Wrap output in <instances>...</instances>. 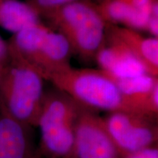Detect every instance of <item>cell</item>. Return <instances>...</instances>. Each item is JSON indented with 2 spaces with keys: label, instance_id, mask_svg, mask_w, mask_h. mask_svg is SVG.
<instances>
[{
  "label": "cell",
  "instance_id": "14",
  "mask_svg": "<svg viewBox=\"0 0 158 158\" xmlns=\"http://www.w3.org/2000/svg\"><path fill=\"white\" fill-rule=\"evenodd\" d=\"M122 158H158L157 147L155 146V147L140 150L127 155Z\"/></svg>",
  "mask_w": 158,
  "mask_h": 158
},
{
  "label": "cell",
  "instance_id": "12",
  "mask_svg": "<svg viewBox=\"0 0 158 158\" xmlns=\"http://www.w3.org/2000/svg\"><path fill=\"white\" fill-rule=\"evenodd\" d=\"M41 21L37 12L28 2L0 0V27L12 33Z\"/></svg>",
  "mask_w": 158,
  "mask_h": 158
},
{
  "label": "cell",
  "instance_id": "17",
  "mask_svg": "<svg viewBox=\"0 0 158 158\" xmlns=\"http://www.w3.org/2000/svg\"><path fill=\"white\" fill-rule=\"evenodd\" d=\"M116 158H120V157H116Z\"/></svg>",
  "mask_w": 158,
  "mask_h": 158
},
{
  "label": "cell",
  "instance_id": "5",
  "mask_svg": "<svg viewBox=\"0 0 158 158\" xmlns=\"http://www.w3.org/2000/svg\"><path fill=\"white\" fill-rule=\"evenodd\" d=\"M104 118L122 157L157 144V118L122 110L110 112Z\"/></svg>",
  "mask_w": 158,
  "mask_h": 158
},
{
  "label": "cell",
  "instance_id": "7",
  "mask_svg": "<svg viewBox=\"0 0 158 158\" xmlns=\"http://www.w3.org/2000/svg\"><path fill=\"white\" fill-rule=\"evenodd\" d=\"M94 60L100 70L114 77L122 78L147 73L143 65L135 55L107 28L104 41Z\"/></svg>",
  "mask_w": 158,
  "mask_h": 158
},
{
  "label": "cell",
  "instance_id": "8",
  "mask_svg": "<svg viewBox=\"0 0 158 158\" xmlns=\"http://www.w3.org/2000/svg\"><path fill=\"white\" fill-rule=\"evenodd\" d=\"M72 55V50L66 38L49 28L31 65L47 80L53 73L70 66Z\"/></svg>",
  "mask_w": 158,
  "mask_h": 158
},
{
  "label": "cell",
  "instance_id": "10",
  "mask_svg": "<svg viewBox=\"0 0 158 158\" xmlns=\"http://www.w3.org/2000/svg\"><path fill=\"white\" fill-rule=\"evenodd\" d=\"M29 126L0 112V158H37L27 130Z\"/></svg>",
  "mask_w": 158,
  "mask_h": 158
},
{
  "label": "cell",
  "instance_id": "15",
  "mask_svg": "<svg viewBox=\"0 0 158 158\" xmlns=\"http://www.w3.org/2000/svg\"><path fill=\"white\" fill-rule=\"evenodd\" d=\"M9 50L7 42L0 35V64H6L9 62Z\"/></svg>",
  "mask_w": 158,
  "mask_h": 158
},
{
  "label": "cell",
  "instance_id": "16",
  "mask_svg": "<svg viewBox=\"0 0 158 158\" xmlns=\"http://www.w3.org/2000/svg\"><path fill=\"white\" fill-rule=\"evenodd\" d=\"M91 2H92L93 3H100L101 2H103V1H106V0H90Z\"/></svg>",
  "mask_w": 158,
  "mask_h": 158
},
{
  "label": "cell",
  "instance_id": "11",
  "mask_svg": "<svg viewBox=\"0 0 158 158\" xmlns=\"http://www.w3.org/2000/svg\"><path fill=\"white\" fill-rule=\"evenodd\" d=\"M105 22L137 31H145L151 15L124 0H106L94 3Z\"/></svg>",
  "mask_w": 158,
  "mask_h": 158
},
{
  "label": "cell",
  "instance_id": "9",
  "mask_svg": "<svg viewBox=\"0 0 158 158\" xmlns=\"http://www.w3.org/2000/svg\"><path fill=\"white\" fill-rule=\"evenodd\" d=\"M108 31L124 43L143 65L147 73L158 76V37L145 36L139 31L106 23Z\"/></svg>",
  "mask_w": 158,
  "mask_h": 158
},
{
  "label": "cell",
  "instance_id": "6",
  "mask_svg": "<svg viewBox=\"0 0 158 158\" xmlns=\"http://www.w3.org/2000/svg\"><path fill=\"white\" fill-rule=\"evenodd\" d=\"M93 110L83 106L76 122L73 146L68 158H122L105 118Z\"/></svg>",
  "mask_w": 158,
  "mask_h": 158
},
{
  "label": "cell",
  "instance_id": "1",
  "mask_svg": "<svg viewBox=\"0 0 158 158\" xmlns=\"http://www.w3.org/2000/svg\"><path fill=\"white\" fill-rule=\"evenodd\" d=\"M50 28L70 44L73 54L85 61L94 60L103 43L106 23L90 0H80L41 12Z\"/></svg>",
  "mask_w": 158,
  "mask_h": 158
},
{
  "label": "cell",
  "instance_id": "13",
  "mask_svg": "<svg viewBox=\"0 0 158 158\" xmlns=\"http://www.w3.org/2000/svg\"><path fill=\"white\" fill-rule=\"evenodd\" d=\"M76 1L80 0H28L27 2H28L40 15V13L43 11L56 8Z\"/></svg>",
  "mask_w": 158,
  "mask_h": 158
},
{
  "label": "cell",
  "instance_id": "2",
  "mask_svg": "<svg viewBox=\"0 0 158 158\" xmlns=\"http://www.w3.org/2000/svg\"><path fill=\"white\" fill-rule=\"evenodd\" d=\"M44 80L27 62L10 58L0 82V109L29 127H37L45 94Z\"/></svg>",
  "mask_w": 158,
  "mask_h": 158
},
{
  "label": "cell",
  "instance_id": "4",
  "mask_svg": "<svg viewBox=\"0 0 158 158\" xmlns=\"http://www.w3.org/2000/svg\"><path fill=\"white\" fill-rule=\"evenodd\" d=\"M83 108L62 91L45 93L37 127L40 149L48 158H68L74 142L77 119Z\"/></svg>",
  "mask_w": 158,
  "mask_h": 158
},
{
  "label": "cell",
  "instance_id": "3",
  "mask_svg": "<svg viewBox=\"0 0 158 158\" xmlns=\"http://www.w3.org/2000/svg\"><path fill=\"white\" fill-rule=\"evenodd\" d=\"M47 81L90 109L109 113L128 111L123 94L113 80L101 70L76 69L70 65L51 73Z\"/></svg>",
  "mask_w": 158,
  "mask_h": 158
}]
</instances>
